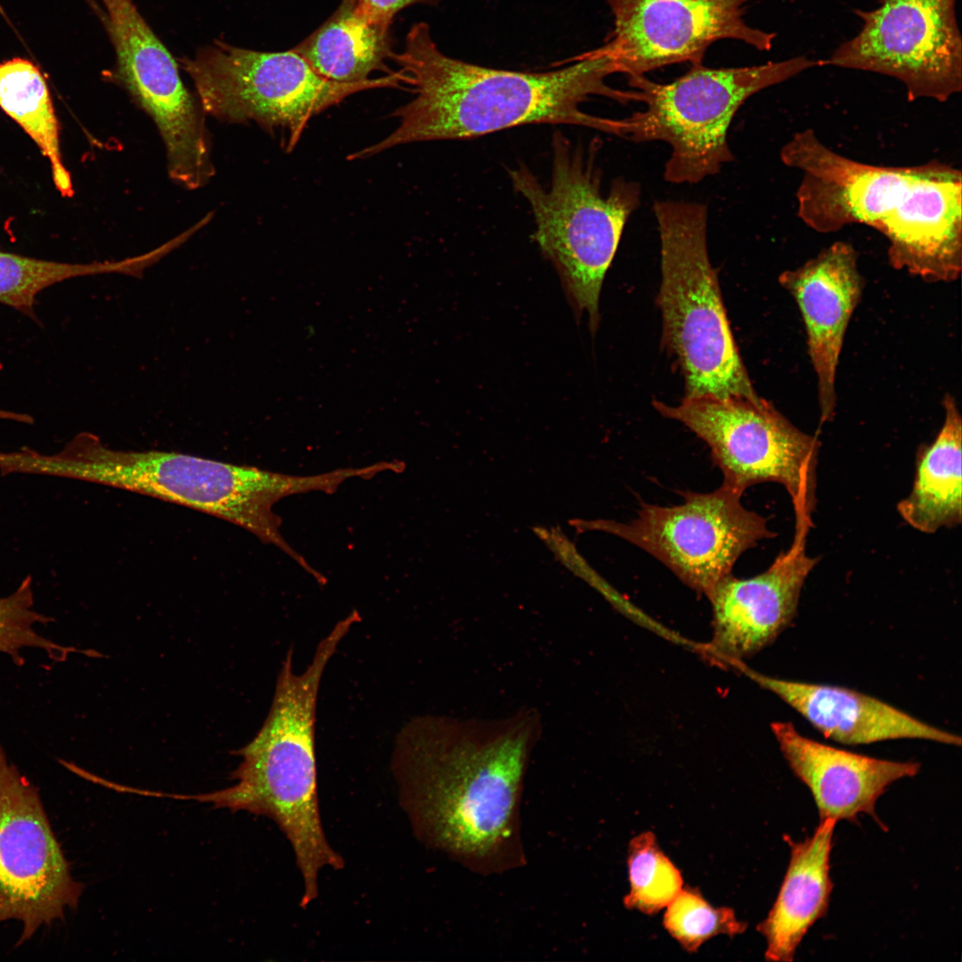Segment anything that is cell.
Returning a JSON list of instances; mask_svg holds the SVG:
<instances>
[{"mask_svg": "<svg viewBox=\"0 0 962 962\" xmlns=\"http://www.w3.org/2000/svg\"><path fill=\"white\" fill-rule=\"evenodd\" d=\"M674 506L643 503L627 522L579 521L582 530L618 536L665 565L707 599L747 550L777 534L767 519L741 503L742 493L722 485L710 493H682Z\"/></svg>", "mask_w": 962, "mask_h": 962, "instance_id": "cell-10", "label": "cell"}, {"mask_svg": "<svg viewBox=\"0 0 962 962\" xmlns=\"http://www.w3.org/2000/svg\"><path fill=\"white\" fill-rule=\"evenodd\" d=\"M661 245L657 303L663 343L684 376L685 397L758 395L740 359L707 248V207L656 200Z\"/></svg>", "mask_w": 962, "mask_h": 962, "instance_id": "cell-6", "label": "cell"}, {"mask_svg": "<svg viewBox=\"0 0 962 962\" xmlns=\"http://www.w3.org/2000/svg\"><path fill=\"white\" fill-rule=\"evenodd\" d=\"M541 713L420 716L398 735L393 769L419 839L482 876L526 864L520 803Z\"/></svg>", "mask_w": 962, "mask_h": 962, "instance_id": "cell-1", "label": "cell"}, {"mask_svg": "<svg viewBox=\"0 0 962 962\" xmlns=\"http://www.w3.org/2000/svg\"><path fill=\"white\" fill-rule=\"evenodd\" d=\"M749 0H607L613 29L599 49L616 73L643 76L674 63H701L706 49L722 39L769 51L776 35L747 25Z\"/></svg>", "mask_w": 962, "mask_h": 962, "instance_id": "cell-13", "label": "cell"}, {"mask_svg": "<svg viewBox=\"0 0 962 962\" xmlns=\"http://www.w3.org/2000/svg\"><path fill=\"white\" fill-rule=\"evenodd\" d=\"M663 924L681 947L694 952L707 940L719 934L733 937L742 933L746 924L738 920L733 909L715 908L700 892L682 888L666 906Z\"/></svg>", "mask_w": 962, "mask_h": 962, "instance_id": "cell-28", "label": "cell"}, {"mask_svg": "<svg viewBox=\"0 0 962 962\" xmlns=\"http://www.w3.org/2000/svg\"><path fill=\"white\" fill-rule=\"evenodd\" d=\"M779 281L801 312L817 377L820 423L828 422L836 414V379L845 331L862 293L857 251L848 242H834L799 267L784 271Z\"/></svg>", "mask_w": 962, "mask_h": 962, "instance_id": "cell-17", "label": "cell"}, {"mask_svg": "<svg viewBox=\"0 0 962 962\" xmlns=\"http://www.w3.org/2000/svg\"><path fill=\"white\" fill-rule=\"evenodd\" d=\"M444 0H356L358 11L371 21L390 27L395 14L414 4L436 5Z\"/></svg>", "mask_w": 962, "mask_h": 962, "instance_id": "cell-29", "label": "cell"}, {"mask_svg": "<svg viewBox=\"0 0 962 962\" xmlns=\"http://www.w3.org/2000/svg\"><path fill=\"white\" fill-rule=\"evenodd\" d=\"M962 175L940 161L916 166L902 200L877 232L892 266L926 281H953L962 268Z\"/></svg>", "mask_w": 962, "mask_h": 962, "instance_id": "cell-16", "label": "cell"}, {"mask_svg": "<svg viewBox=\"0 0 962 962\" xmlns=\"http://www.w3.org/2000/svg\"><path fill=\"white\" fill-rule=\"evenodd\" d=\"M944 421L934 440L921 445L916 473L897 511L909 526L924 534L955 527L962 520V420L954 397H943Z\"/></svg>", "mask_w": 962, "mask_h": 962, "instance_id": "cell-22", "label": "cell"}, {"mask_svg": "<svg viewBox=\"0 0 962 962\" xmlns=\"http://www.w3.org/2000/svg\"><path fill=\"white\" fill-rule=\"evenodd\" d=\"M629 893L624 905L651 915L660 911L682 889L679 869L660 849L655 835L643 832L628 846Z\"/></svg>", "mask_w": 962, "mask_h": 962, "instance_id": "cell-26", "label": "cell"}, {"mask_svg": "<svg viewBox=\"0 0 962 962\" xmlns=\"http://www.w3.org/2000/svg\"><path fill=\"white\" fill-rule=\"evenodd\" d=\"M394 60L408 77L414 97L398 108L399 125L387 137L350 155L365 159L411 143L471 139L529 124L573 125L620 136L622 119L585 112L594 96L621 103L635 101L632 90L606 83L616 73L599 48L574 57L559 69L522 72L487 68L444 54L428 24L418 22Z\"/></svg>", "mask_w": 962, "mask_h": 962, "instance_id": "cell-2", "label": "cell"}, {"mask_svg": "<svg viewBox=\"0 0 962 962\" xmlns=\"http://www.w3.org/2000/svg\"><path fill=\"white\" fill-rule=\"evenodd\" d=\"M818 65L819 61L798 56L738 68L713 69L695 63L667 84L651 81L645 75L628 77L644 107L622 118L621 137L635 143H667L671 154L664 165V179L673 183H699L733 160L728 131L748 98Z\"/></svg>", "mask_w": 962, "mask_h": 962, "instance_id": "cell-7", "label": "cell"}, {"mask_svg": "<svg viewBox=\"0 0 962 962\" xmlns=\"http://www.w3.org/2000/svg\"><path fill=\"white\" fill-rule=\"evenodd\" d=\"M653 404L708 445L722 485L742 494L760 483L783 485L793 503L795 530H811L817 505V436L795 427L758 395H703L684 397L678 405Z\"/></svg>", "mask_w": 962, "mask_h": 962, "instance_id": "cell-9", "label": "cell"}, {"mask_svg": "<svg viewBox=\"0 0 962 962\" xmlns=\"http://www.w3.org/2000/svg\"><path fill=\"white\" fill-rule=\"evenodd\" d=\"M771 730L791 770L810 789L820 820L853 821L860 813L877 820V799L893 782L920 770L917 762L878 759L819 743L801 735L792 722H773Z\"/></svg>", "mask_w": 962, "mask_h": 962, "instance_id": "cell-18", "label": "cell"}, {"mask_svg": "<svg viewBox=\"0 0 962 962\" xmlns=\"http://www.w3.org/2000/svg\"><path fill=\"white\" fill-rule=\"evenodd\" d=\"M350 626L339 621L322 639L300 674L289 650L278 676L268 716L256 737L238 752L235 783L198 795H178L232 811L273 819L294 851L304 883L301 907L318 893L321 869H340L344 860L329 844L322 825L314 746L317 696L324 669Z\"/></svg>", "mask_w": 962, "mask_h": 962, "instance_id": "cell-3", "label": "cell"}, {"mask_svg": "<svg viewBox=\"0 0 962 962\" xmlns=\"http://www.w3.org/2000/svg\"><path fill=\"white\" fill-rule=\"evenodd\" d=\"M205 111L227 122L253 121L287 136L292 150L308 121L355 93L399 88L407 76L394 71L378 78L339 83L319 75L293 49L258 52L218 43L183 59Z\"/></svg>", "mask_w": 962, "mask_h": 962, "instance_id": "cell-8", "label": "cell"}, {"mask_svg": "<svg viewBox=\"0 0 962 962\" xmlns=\"http://www.w3.org/2000/svg\"><path fill=\"white\" fill-rule=\"evenodd\" d=\"M41 469L217 517L278 547L301 567L307 561L281 536V519L273 507L289 495L330 493L336 483L330 471L292 476L182 452L115 450L90 433L78 434L57 454L44 455Z\"/></svg>", "mask_w": 962, "mask_h": 962, "instance_id": "cell-4", "label": "cell"}, {"mask_svg": "<svg viewBox=\"0 0 962 962\" xmlns=\"http://www.w3.org/2000/svg\"><path fill=\"white\" fill-rule=\"evenodd\" d=\"M120 269V263H60L0 251V303L36 319V297L45 288L73 277Z\"/></svg>", "mask_w": 962, "mask_h": 962, "instance_id": "cell-25", "label": "cell"}, {"mask_svg": "<svg viewBox=\"0 0 962 962\" xmlns=\"http://www.w3.org/2000/svg\"><path fill=\"white\" fill-rule=\"evenodd\" d=\"M52 830L36 787L0 743V924L23 925L17 945L63 919L83 892Z\"/></svg>", "mask_w": 962, "mask_h": 962, "instance_id": "cell-12", "label": "cell"}, {"mask_svg": "<svg viewBox=\"0 0 962 962\" xmlns=\"http://www.w3.org/2000/svg\"><path fill=\"white\" fill-rule=\"evenodd\" d=\"M114 45L118 74L161 131L187 125L197 106L184 87L170 53L131 0H102Z\"/></svg>", "mask_w": 962, "mask_h": 962, "instance_id": "cell-20", "label": "cell"}, {"mask_svg": "<svg viewBox=\"0 0 962 962\" xmlns=\"http://www.w3.org/2000/svg\"><path fill=\"white\" fill-rule=\"evenodd\" d=\"M0 108L32 138L47 158L58 192L73 195L70 175L60 148V126L45 78L32 61L12 58L0 63Z\"/></svg>", "mask_w": 962, "mask_h": 962, "instance_id": "cell-24", "label": "cell"}, {"mask_svg": "<svg viewBox=\"0 0 962 962\" xmlns=\"http://www.w3.org/2000/svg\"><path fill=\"white\" fill-rule=\"evenodd\" d=\"M958 0H881L856 11L862 26L819 65L870 71L899 80L909 101L950 100L962 89Z\"/></svg>", "mask_w": 962, "mask_h": 962, "instance_id": "cell-11", "label": "cell"}, {"mask_svg": "<svg viewBox=\"0 0 962 962\" xmlns=\"http://www.w3.org/2000/svg\"><path fill=\"white\" fill-rule=\"evenodd\" d=\"M322 77L339 83L370 79L374 71L394 72L390 27L371 21L356 0H342L335 12L292 48Z\"/></svg>", "mask_w": 962, "mask_h": 962, "instance_id": "cell-23", "label": "cell"}, {"mask_svg": "<svg viewBox=\"0 0 962 962\" xmlns=\"http://www.w3.org/2000/svg\"><path fill=\"white\" fill-rule=\"evenodd\" d=\"M32 578L27 576L10 595L0 598V653L9 656L17 665L24 660L20 650L38 648L52 660L63 662L71 653L83 652L65 647L38 633L34 626L53 621L34 609Z\"/></svg>", "mask_w": 962, "mask_h": 962, "instance_id": "cell-27", "label": "cell"}, {"mask_svg": "<svg viewBox=\"0 0 962 962\" xmlns=\"http://www.w3.org/2000/svg\"><path fill=\"white\" fill-rule=\"evenodd\" d=\"M780 159L800 174L798 217L819 233L854 224L876 231L902 200L916 170V166H875L844 156L811 128L794 134L781 148Z\"/></svg>", "mask_w": 962, "mask_h": 962, "instance_id": "cell-14", "label": "cell"}, {"mask_svg": "<svg viewBox=\"0 0 962 962\" xmlns=\"http://www.w3.org/2000/svg\"><path fill=\"white\" fill-rule=\"evenodd\" d=\"M746 674L805 718L823 736L844 745L919 738L960 746L961 738L940 730L871 696L844 687Z\"/></svg>", "mask_w": 962, "mask_h": 962, "instance_id": "cell-19", "label": "cell"}, {"mask_svg": "<svg viewBox=\"0 0 962 962\" xmlns=\"http://www.w3.org/2000/svg\"><path fill=\"white\" fill-rule=\"evenodd\" d=\"M597 152L594 143L587 151L574 148L557 133L548 188L525 165L509 170L515 192L530 206L534 241L555 266L575 313L587 314L592 331L605 275L641 195L638 183L622 177L604 193Z\"/></svg>", "mask_w": 962, "mask_h": 962, "instance_id": "cell-5", "label": "cell"}, {"mask_svg": "<svg viewBox=\"0 0 962 962\" xmlns=\"http://www.w3.org/2000/svg\"><path fill=\"white\" fill-rule=\"evenodd\" d=\"M808 534L795 531L790 547L760 575L738 579L730 574L717 583L708 598L714 656L738 663L769 646L791 624L819 559L807 552Z\"/></svg>", "mask_w": 962, "mask_h": 962, "instance_id": "cell-15", "label": "cell"}, {"mask_svg": "<svg viewBox=\"0 0 962 962\" xmlns=\"http://www.w3.org/2000/svg\"><path fill=\"white\" fill-rule=\"evenodd\" d=\"M836 821L820 820L814 834L795 842L785 836L790 860L777 899L758 925L768 961L790 962L814 923L827 911L833 884L830 854Z\"/></svg>", "mask_w": 962, "mask_h": 962, "instance_id": "cell-21", "label": "cell"}]
</instances>
